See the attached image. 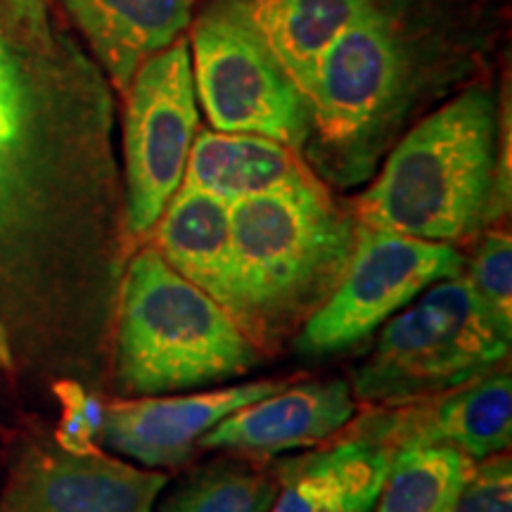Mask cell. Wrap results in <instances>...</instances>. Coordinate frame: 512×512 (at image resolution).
Wrapping results in <instances>:
<instances>
[{"label": "cell", "mask_w": 512, "mask_h": 512, "mask_svg": "<svg viewBox=\"0 0 512 512\" xmlns=\"http://www.w3.org/2000/svg\"><path fill=\"white\" fill-rule=\"evenodd\" d=\"M320 181L302 152L256 133L200 131L192 140L181 188L235 204L245 197Z\"/></svg>", "instance_id": "obj_15"}, {"label": "cell", "mask_w": 512, "mask_h": 512, "mask_svg": "<svg viewBox=\"0 0 512 512\" xmlns=\"http://www.w3.org/2000/svg\"><path fill=\"white\" fill-rule=\"evenodd\" d=\"M192 81L216 131L256 133L302 152L309 100L249 19L245 0H219L192 27Z\"/></svg>", "instance_id": "obj_6"}, {"label": "cell", "mask_w": 512, "mask_h": 512, "mask_svg": "<svg viewBox=\"0 0 512 512\" xmlns=\"http://www.w3.org/2000/svg\"><path fill=\"white\" fill-rule=\"evenodd\" d=\"M339 434L375 441L389 451L446 444L475 460L489 458L503 453L512 439L510 373L494 370L451 392L394 406H373Z\"/></svg>", "instance_id": "obj_9"}, {"label": "cell", "mask_w": 512, "mask_h": 512, "mask_svg": "<svg viewBox=\"0 0 512 512\" xmlns=\"http://www.w3.org/2000/svg\"><path fill=\"white\" fill-rule=\"evenodd\" d=\"M465 271L456 245L432 242L356 221V247L335 292L304 320L294 347L332 356L368 339L439 280Z\"/></svg>", "instance_id": "obj_7"}, {"label": "cell", "mask_w": 512, "mask_h": 512, "mask_svg": "<svg viewBox=\"0 0 512 512\" xmlns=\"http://www.w3.org/2000/svg\"><path fill=\"white\" fill-rule=\"evenodd\" d=\"M29 98V83L24 79L22 67L10 53L5 36L0 34V105Z\"/></svg>", "instance_id": "obj_24"}, {"label": "cell", "mask_w": 512, "mask_h": 512, "mask_svg": "<svg viewBox=\"0 0 512 512\" xmlns=\"http://www.w3.org/2000/svg\"><path fill=\"white\" fill-rule=\"evenodd\" d=\"M166 475L98 451L41 448L19 460L0 512H152Z\"/></svg>", "instance_id": "obj_10"}, {"label": "cell", "mask_w": 512, "mask_h": 512, "mask_svg": "<svg viewBox=\"0 0 512 512\" xmlns=\"http://www.w3.org/2000/svg\"><path fill=\"white\" fill-rule=\"evenodd\" d=\"M451 512H512V463L503 453L475 460Z\"/></svg>", "instance_id": "obj_22"}, {"label": "cell", "mask_w": 512, "mask_h": 512, "mask_svg": "<svg viewBox=\"0 0 512 512\" xmlns=\"http://www.w3.org/2000/svg\"><path fill=\"white\" fill-rule=\"evenodd\" d=\"M465 278L477 302L494 325L512 337V240L508 233H489L465 261Z\"/></svg>", "instance_id": "obj_21"}, {"label": "cell", "mask_w": 512, "mask_h": 512, "mask_svg": "<svg viewBox=\"0 0 512 512\" xmlns=\"http://www.w3.org/2000/svg\"><path fill=\"white\" fill-rule=\"evenodd\" d=\"M510 337L479 306L465 273L439 280L382 325L373 354L351 377L356 401L394 406L494 373Z\"/></svg>", "instance_id": "obj_5"}, {"label": "cell", "mask_w": 512, "mask_h": 512, "mask_svg": "<svg viewBox=\"0 0 512 512\" xmlns=\"http://www.w3.org/2000/svg\"><path fill=\"white\" fill-rule=\"evenodd\" d=\"M31 95L0 105V261L17 252L34 207Z\"/></svg>", "instance_id": "obj_19"}, {"label": "cell", "mask_w": 512, "mask_h": 512, "mask_svg": "<svg viewBox=\"0 0 512 512\" xmlns=\"http://www.w3.org/2000/svg\"><path fill=\"white\" fill-rule=\"evenodd\" d=\"M351 211L370 228L456 247L479 233L501 211L491 88H465L403 133Z\"/></svg>", "instance_id": "obj_2"}, {"label": "cell", "mask_w": 512, "mask_h": 512, "mask_svg": "<svg viewBox=\"0 0 512 512\" xmlns=\"http://www.w3.org/2000/svg\"><path fill=\"white\" fill-rule=\"evenodd\" d=\"M370 0H245L249 19L309 98L320 55Z\"/></svg>", "instance_id": "obj_17"}, {"label": "cell", "mask_w": 512, "mask_h": 512, "mask_svg": "<svg viewBox=\"0 0 512 512\" xmlns=\"http://www.w3.org/2000/svg\"><path fill=\"white\" fill-rule=\"evenodd\" d=\"M242 328L256 347L302 328L347 273L356 216L313 181L230 204Z\"/></svg>", "instance_id": "obj_3"}, {"label": "cell", "mask_w": 512, "mask_h": 512, "mask_svg": "<svg viewBox=\"0 0 512 512\" xmlns=\"http://www.w3.org/2000/svg\"><path fill=\"white\" fill-rule=\"evenodd\" d=\"M64 406H67V415L62 420V432H60V444L62 448L74 453H86L93 451L91 437L95 430H100V420L95 418L93 406L88 403L86 396H83L74 384H67V387L60 389Z\"/></svg>", "instance_id": "obj_23"}, {"label": "cell", "mask_w": 512, "mask_h": 512, "mask_svg": "<svg viewBox=\"0 0 512 512\" xmlns=\"http://www.w3.org/2000/svg\"><path fill=\"white\" fill-rule=\"evenodd\" d=\"M17 3L22 5V8H29V5H31V3H36V0H17Z\"/></svg>", "instance_id": "obj_25"}, {"label": "cell", "mask_w": 512, "mask_h": 512, "mask_svg": "<svg viewBox=\"0 0 512 512\" xmlns=\"http://www.w3.org/2000/svg\"><path fill=\"white\" fill-rule=\"evenodd\" d=\"M150 235L166 264L219 302L242 328L230 204L209 192L178 188Z\"/></svg>", "instance_id": "obj_13"}, {"label": "cell", "mask_w": 512, "mask_h": 512, "mask_svg": "<svg viewBox=\"0 0 512 512\" xmlns=\"http://www.w3.org/2000/svg\"><path fill=\"white\" fill-rule=\"evenodd\" d=\"M275 467L271 512H373L394 451L358 437Z\"/></svg>", "instance_id": "obj_14"}, {"label": "cell", "mask_w": 512, "mask_h": 512, "mask_svg": "<svg viewBox=\"0 0 512 512\" xmlns=\"http://www.w3.org/2000/svg\"><path fill=\"white\" fill-rule=\"evenodd\" d=\"M283 380H259L178 396H140L117 401L100 418V437L119 456L147 470L188 463L211 427L242 406L283 389Z\"/></svg>", "instance_id": "obj_11"}, {"label": "cell", "mask_w": 512, "mask_h": 512, "mask_svg": "<svg viewBox=\"0 0 512 512\" xmlns=\"http://www.w3.org/2000/svg\"><path fill=\"white\" fill-rule=\"evenodd\" d=\"M451 31L420 0H370L320 55L302 157L323 183L356 188L456 64Z\"/></svg>", "instance_id": "obj_1"}, {"label": "cell", "mask_w": 512, "mask_h": 512, "mask_svg": "<svg viewBox=\"0 0 512 512\" xmlns=\"http://www.w3.org/2000/svg\"><path fill=\"white\" fill-rule=\"evenodd\" d=\"M126 93V219L128 230L145 238L181 188L197 136L200 114L188 43L174 41L147 57Z\"/></svg>", "instance_id": "obj_8"}, {"label": "cell", "mask_w": 512, "mask_h": 512, "mask_svg": "<svg viewBox=\"0 0 512 512\" xmlns=\"http://www.w3.org/2000/svg\"><path fill=\"white\" fill-rule=\"evenodd\" d=\"M64 5L121 91L147 57L178 41L192 17V0H64Z\"/></svg>", "instance_id": "obj_16"}, {"label": "cell", "mask_w": 512, "mask_h": 512, "mask_svg": "<svg viewBox=\"0 0 512 512\" xmlns=\"http://www.w3.org/2000/svg\"><path fill=\"white\" fill-rule=\"evenodd\" d=\"M259 347L219 302L181 278L152 245L126 268L117 330L124 394L162 396L245 375Z\"/></svg>", "instance_id": "obj_4"}, {"label": "cell", "mask_w": 512, "mask_h": 512, "mask_svg": "<svg viewBox=\"0 0 512 512\" xmlns=\"http://www.w3.org/2000/svg\"><path fill=\"white\" fill-rule=\"evenodd\" d=\"M475 458L456 446H408L394 451L375 512H451Z\"/></svg>", "instance_id": "obj_18"}, {"label": "cell", "mask_w": 512, "mask_h": 512, "mask_svg": "<svg viewBox=\"0 0 512 512\" xmlns=\"http://www.w3.org/2000/svg\"><path fill=\"white\" fill-rule=\"evenodd\" d=\"M356 415V396L344 380L285 387L238 408L200 439L202 448L278 456L337 437Z\"/></svg>", "instance_id": "obj_12"}, {"label": "cell", "mask_w": 512, "mask_h": 512, "mask_svg": "<svg viewBox=\"0 0 512 512\" xmlns=\"http://www.w3.org/2000/svg\"><path fill=\"white\" fill-rule=\"evenodd\" d=\"M275 496V472L245 463H211L178 482L157 512H271Z\"/></svg>", "instance_id": "obj_20"}]
</instances>
